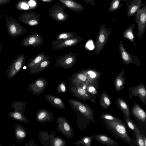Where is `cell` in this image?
I'll return each mask as SVG.
<instances>
[{
	"label": "cell",
	"mask_w": 146,
	"mask_h": 146,
	"mask_svg": "<svg viewBox=\"0 0 146 146\" xmlns=\"http://www.w3.org/2000/svg\"><path fill=\"white\" fill-rule=\"evenodd\" d=\"M76 54L71 52L59 56L56 60L55 66L64 69L72 68L76 62Z\"/></svg>",
	"instance_id": "cell-8"
},
{
	"label": "cell",
	"mask_w": 146,
	"mask_h": 146,
	"mask_svg": "<svg viewBox=\"0 0 146 146\" xmlns=\"http://www.w3.org/2000/svg\"><path fill=\"white\" fill-rule=\"evenodd\" d=\"M136 141L135 144L137 146H144L142 136L139 129L134 131Z\"/></svg>",
	"instance_id": "cell-33"
},
{
	"label": "cell",
	"mask_w": 146,
	"mask_h": 146,
	"mask_svg": "<svg viewBox=\"0 0 146 146\" xmlns=\"http://www.w3.org/2000/svg\"><path fill=\"white\" fill-rule=\"evenodd\" d=\"M122 56L124 60L128 61L129 60V56L127 53L124 50L122 52Z\"/></svg>",
	"instance_id": "cell-38"
},
{
	"label": "cell",
	"mask_w": 146,
	"mask_h": 146,
	"mask_svg": "<svg viewBox=\"0 0 146 146\" xmlns=\"http://www.w3.org/2000/svg\"><path fill=\"white\" fill-rule=\"evenodd\" d=\"M131 0H128V1H131Z\"/></svg>",
	"instance_id": "cell-47"
},
{
	"label": "cell",
	"mask_w": 146,
	"mask_h": 146,
	"mask_svg": "<svg viewBox=\"0 0 146 146\" xmlns=\"http://www.w3.org/2000/svg\"><path fill=\"white\" fill-rule=\"evenodd\" d=\"M56 123L58 125L56 130L69 139H72L74 135V131L70 123L64 117L58 116Z\"/></svg>",
	"instance_id": "cell-9"
},
{
	"label": "cell",
	"mask_w": 146,
	"mask_h": 146,
	"mask_svg": "<svg viewBox=\"0 0 146 146\" xmlns=\"http://www.w3.org/2000/svg\"><path fill=\"white\" fill-rule=\"evenodd\" d=\"M86 3L92 6L96 5L95 1L94 0H82Z\"/></svg>",
	"instance_id": "cell-40"
},
{
	"label": "cell",
	"mask_w": 146,
	"mask_h": 146,
	"mask_svg": "<svg viewBox=\"0 0 146 146\" xmlns=\"http://www.w3.org/2000/svg\"><path fill=\"white\" fill-rule=\"evenodd\" d=\"M44 41L42 37L38 33H36L24 38L22 40L21 46L24 47L31 46L33 48H37L42 46Z\"/></svg>",
	"instance_id": "cell-12"
},
{
	"label": "cell",
	"mask_w": 146,
	"mask_h": 146,
	"mask_svg": "<svg viewBox=\"0 0 146 146\" xmlns=\"http://www.w3.org/2000/svg\"><path fill=\"white\" fill-rule=\"evenodd\" d=\"M134 22L137 24L139 34L144 31L146 25V4H145L136 12Z\"/></svg>",
	"instance_id": "cell-13"
},
{
	"label": "cell",
	"mask_w": 146,
	"mask_h": 146,
	"mask_svg": "<svg viewBox=\"0 0 146 146\" xmlns=\"http://www.w3.org/2000/svg\"><path fill=\"white\" fill-rule=\"evenodd\" d=\"M65 9L64 5L57 2L50 8L48 11L49 15L55 21H64L69 17V15L65 11Z\"/></svg>",
	"instance_id": "cell-7"
},
{
	"label": "cell",
	"mask_w": 146,
	"mask_h": 146,
	"mask_svg": "<svg viewBox=\"0 0 146 146\" xmlns=\"http://www.w3.org/2000/svg\"><path fill=\"white\" fill-rule=\"evenodd\" d=\"M106 129L114 136L116 139L118 138L129 145L134 146L133 140L129 136L125 123L102 119Z\"/></svg>",
	"instance_id": "cell-1"
},
{
	"label": "cell",
	"mask_w": 146,
	"mask_h": 146,
	"mask_svg": "<svg viewBox=\"0 0 146 146\" xmlns=\"http://www.w3.org/2000/svg\"><path fill=\"white\" fill-rule=\"evenodd\" d=\"M82 38L80 36L71 38L65 40L58 44L52 45V50H60L76 45L79 43Z\"/></svg>",
	"instance_id": "cell-16"
},
{
	"label": "cell",
	"mask_w": 146,
	"mask_h": 146,
	"mask_svg": "<svg viewBox=\"0 0 146 146\" xmlns=\"http://www.w3.org/2000/svg\"><path fill=\"white\" fill-rule=\"evenodd\" d=\"M25 61V58L24 54L17 55L13 60L6 71L8 80L14 77L24 67Z\"/></svg>",
	"instance_id": "cell-6"
},
{
	"label": "cell",
	"mask_w": 146,
	"mask_h": 146,
	"mask_svg": "<svg viewBox=\"0 0 146 146\" xmlns=\"http://www.w3.org/2000/svg\"><path fill=\"white\" fill-rule=\"evenodd\" d=\"M123 117L126 123L131 129L134 131L139 129L130 117H127L124 115Z\"/></svg>",
	"instance_id": "cell-36"
},
{
	"label": "cell",
	"mask_w": 146,
	"mask_h": 146,
	"mask_svg": "<svg viewBox=\"0 0 146 146\" xmlns=\"http://www.w3.org/2000/svg\"><path fill=\"white\" fill-rule=\"evenodd\" d=\"M10 2V0H0V6L6 4H9Z\"/></svg>",
	"instance_id": "cell-39"
},
{
	"label": "cell",
	"mask_w": 146,
	"mask_h": 146,
	"mask_svg": "<svg viewBox=\"0 0 146 146\" xmlns=\"http://www.w3.org/2000/svg\"><path fill=\"white\" fill-rule=\"evenodd\" d=\"M86 85L81 86L70 84L68 91L76 98L84 102L89 101L94 104L96 103V98L90 94L86 91Z\"/></svg>",
	"instance_id": "cell-5"
},
{
	"label": "cell",
	"mask_w": 146,
	"mask_h": 146,
	"mask_svg": "<svg viewBox=\"0 0 146 146\" xmlns=\"http://www.w3.org/2000/svg\"><path fill=\"white\" fill-rule=\"evenodd\" d=\"M78 36L77 33L72 32H65L58 34L56 38L51 42L52 45L58 44L62 41Z\"/></svg>",
	"instance_id": "cell-25"
},
{
	"label": "cell",
	"mask_w": 146,
	"mask_h": 146,
	"mask_svg": "<svg viewBox=\"0 0 146 146\" xmlns=\"http://www.w3.org/2000/svg\"><path fill=\"white\" fill-rule=\"evenodd\" d=\"M1 15L0 14V19L1 18Z\"/></svg>",
	"instance_id": "cell-46"
},
{
	"label": "cell",
	"mask_w": 146,
	"mask_h": 146,
	"mask_svg": "<svg viewBox=\"0 0 146 146\" xmlns=\"http://www.w3.org/2000/svg\"><path fill=\"white\" fill-rule=\"evenodd\" d=\"M143 0H131L126 3L127 11V17H130L134 15L137 11L145 3H142Z\"/></svg>",
	"instance_id": "cell-17"
},
{
	"label": "cell",
	"mask_w": 146,
	"mask_h": 146,
	"mask_svg": "<svg viewBox=\"0 0 146 146\" xmlns=\"http://www.w3.org/2000/svg\"><path fill=\"white\" fill-rule=\"evenodd\" d=\"M93 139L92 135H88L83 137L74 142L76 146H91L92 141Z\"/></svg>",
	"instance_id": "cell-30"
},
{
	"label": "cell",
	"mask_w": 146,
	"mask_h": 146,
	"mask_svg": "<svg viewBox=\"0 0 146 146\" xmlns=\"http://www.w3.org/2000/svg\"><path fill=\"white\" fill-rule=\"evenodd\" d=\"M129 96L132 99L133 97L138 96L141 103L146 105V89L143 84L137 86L132 89H129Z\"/></svg>",
	"instance_id": "cell-14"
},
{
	"label": "cell",
	"mask_w": 146,
	"mask_h": 146,
	"mask_svg": "<svg viewBox=\"0 0 146 146\" xmlns=\"http://www.w3.org/2000/svg\"><path fill=\"white\" fill-rule=\"evenodd\" d=\"M86 89L87 92L91 95L96 97L98 94V92L96 88L91 85H87Z\"/></svg>",
	"instance_id": "cell-37"
},
{
	"label": "cell",
	"mask_w": 146,
	"mask_h": 146,
	"mask_svg": "<svg viewBox=\"0 0 146 146\" xmlns=\"http://www.w3.org/2000/svg\"><path fill=\"white\" fill-rule=\"evenodd\" d=\"M100 117L102 119L114 121L122 123H125L121 119L107 112H102Z\"/></svg>",
	"instance_id": "cell-31"
},
{
	"label": "cell",
	"mask_w": 146,
	"mask_h": 146,
	"mask_svg": "<svg viewBox=\"0 0 146 146\" xmlns=\"http://www.w3.org/2000/svg\"><path fill=\"white\" fill-rule=\"evenodd\" d=\"M67 101L74 110L78 111L92 122L96 123L94 116V110L89 106L75 99L68 98Z\"/></svg>",
	"instance_id": "cell-2"
},
{
	"label": "cell",
	"mask_w": 146,
	"mask_h": 146,
	"mask_svg": "<svg viewBox=\"0 0 146 146\" xmlns=\"http://www.w3.org/2000/svg\"><path fill=\"white\" fill-rule=\"evenodd\" d=\"M131 112L133 115L140 121L143 123L146 122V112L144 109L135 102L133 103Z\"/></svg>",
	"instance_id": "cell-22"
},
{
	"label": "cell",
	"mask_w": 146,
	"mask_h": 146,
	"mask_svg": "<svg viewBox=\"0 0 146 146\" xmlns=\"http://www.w3.org/2000/svg\"><path fill=\"white\" fill-rule=\"evenodd\" d=\"M64 6L72 11L79 13L85 10L81 4L74 0H58Z\"/></svg>",
	"instance_id": "cell-20"
},
{
	"label": "cell",
	"mask_w": 146,
	"mask_h": 146,
	"mask_svg": "<svg viewBox=\"0 0 146 146\" xmlns=\"http://www.w3.org/2000/svg\"><path fill=\"white\" fill-rule=\"evenodd\" d=\"M116 105L122 111L123 115L127 117H130L131 113L129 106L124 99L118 98L116 101Z\"/></svg>",
	"instance_id": "cell-24"
},
{
	"label": "cell",
	"mask_w": 146,
	"mask_h": 146,
	"mask_svg": "<svg viewBox=\"0 0 146 146\" xmlns=\"http://www.w3.org/2000/svg\"><path fill=\"white\" fill-rule=\"evenodd\" d=\"M70 84L76 85L84 86L87 85V78L84 74L75 72L68 79Z\"/></svg>",
	"instance_id": "cell-21"
},
{
	"label": "cell",
	"mask_w": 146,
	"mask_h": 146,
	"mask_svg": "<svg viewBox=\"0 0 146 146\" xmlns=\"http://www.w3.org/2000/svg\"><path fill=\"white\" fill-rule=\"evenodd\" d=\"M49 56L46 55L44 52H41L29 60L27 64L28 70H29L33 67L43 60L49 59Z\"/></svg>",
	"instance_id": "cell-23"
},
{
	"label": "cell",
	"mask_w": 146,
	"mask_h": 146,
	"mask_svg": "<svg viewBox=\"0 0 146 146\" xmlns=\"http://www.w3.org/2000/svg\"><path fill=\"white\" fill-rule=\"evenodd\" d=\"M15 133L16 139L19 143H21L26 137L27 131L23 125L17 124L15 127Z\"/></svg>",
	"instance_id": "cell-26"
},
{
	"label": "cell",
	"mask_w": 146,
	"mask_h": 146,
	"mask_svg": "<svg viewBox=\"0 0 146 146\" xmlns=\"http://www.w3.org/2000/svg\"><path fill=\"white\" fill-rule=\"evenodd\" d=\"M48 84V80L41 76L29 84L27 91L32 92L35 95H38L43 93Z\"/></svg>",
	"instance_id": "cell-10"
},
{
	"label": "cell",
	"mask_w": 146,
	"mask_h": 146,
	"mask_svg": "<svg viewBox=\"0 0 146 146\" xmlns=\"http://www.w3.org/2000/svg\"><path fill=\"white\" fill-rule=\"evenodd\" d=\"M26 106V103L23 102L18 100L12 102L11 107L14 110L9 113V117L18 121L29 123V120L24 116V113Z\"/></svg>",
	"instance_id": "cell-4"
},
{
	"label": "cell",
	"mask_w": 146,
	"mask_h": 146,
	"mask_svg": "<svg viewBox=\"0 0 146 146\" xmlns=\"http://www.w3.org/2000/svg\"><path fill=\"white\" fill-rule=\"evenodd\" d=\"M126 2L128 0H112L110 6L107 10L108 13L115 12L120 9L123 5L121 1Z\"/></svg>",
	"instance_id": "cell-29"
},
{
	"label": "cell",
	"mask_w": 146,
	"mask_h": 146,
	"mask_svg": "<svg viewBox=\"0 0 146 146\" xmlns=\"http://www.w3.org/2000/svg\"><path fill=\"white\" fill-rule=\"evenodd\" d=\"M88 73L90 75V77L92 78H94L96 76L95 73L92 71H89L88 72Z\"/></svg>",
	"instance_id": "cell-41"
},
{
	"label": "cell",
	"mask_w": 146,
	"mask_h": 146,
	"mask_svg": "<svg viewBox=\"0 0 146 146\" xmlns=\"http://www.w3.org/2000/svg\"><path fill=\"white\" fill-rule=\"evenodd\" d=\"M50 142L52 146H66L67 145L66 141L59 136L54 137Z\"/></svg>",
	"instance_id": "cell-32"
},
{
	"label": "cell",
	"mask_w": 146,
	"mask_h": 146,
	"mask_svg": "<svg viewBox=\"0 0 146 146\" xmlns=\"http://www.w3.org/2000/svg\"><path fill=\"white\" fill-rule=\"evenodd\" d=\"M44 97L53 107L60 109H66L64 102L60 98L50 94L45 95Z\"/></svg>",
	"instance_id": "cell-18"
},
{
	"label": "cell",
	"mask_w": 146,
	"mask_h": 146,
	"mask_svg": "<svg viewBox=\"0 0 146 146\" xmlns=\"http://www.w3.org/2000/svg\"><path fill=\"white\" fill-rule=\"evenodd\" d=\"M0 146H2V145L0 143Z\"/></svg>",
	"instance_id": "cell-45"
},
{
	"label": "cell",
	"mask_w": 146,
	"mask_h": 146,
	"mask_svg": "<svg viewBox=\"0 0 146 146\" xmlns=\"http://www.w3.org/2000/svg\"><path fill=\"white\" fill-rule=\"evenodd\" d=\"M35 116L37 121L41 123L46 121L51 122L54 119L52 113L50 110L42 108L38 110Z\"/></svg>",
	"instance_id": "cell-15"
},
{
	"label": "cell",
	"mask_w": 146,
	"mask_h": 146,
	"mask_svg": "<svg viewBox=\"0 0 146 146\" xmlns=\"http://www.w3.org/2000/svg\"><path fill=\"white\" fill-rule=\"evenodd\" d=\"M93 138L98 142L108 146H118L119 143L105 134H98L93 135Z\"/></svg>",
	"instance_id": "cell-19"
},
{
	"label": "cell",
	"mask_w": 146,
	"mask_h": 146,
	"mask_svg": "<svg viewBox=\"0 0 146 146\" xmlns=\"http://www.w3.org/2000/svg\"><path fill=\"white\" fill-rule=\"evenodd\" d=\"M143 138V140L144 146H146V136L145 135L141 134Z\"/></svg>",
	"instance_id": "cell-42"
},
{
	"label": "cell",
	"mask_w": 146,
	"mask_h": 146,
	"mask_svg": "<svg viewBox=\"0 0 146 146\" xmlns=\"http://www.w3.org/2000/svg\"><path fill=\"white\" fill-rule=\"evenodd\" d=\"M50 60H44L39 63L29 71L31 74H35L42 72L50 64Z\"/></svg>",
	"instance_id": "cell-27"
},
{
	"label": "cell",
	"mask_w": 146,
	"mask_h": 146,
	"mask_svg": "<svg viewBox=\"0 0 146 146\" xmlns=\"http://www.w3.org/2000/svg\"><path fill=\"white\" fill-rule=\"evenodd\" d=\"M5 21L8 33L12 38L23 36L28 32L26 28L12 17L6 15Z\"/></svg>",
	"instance_id": "cell-3"
},
{
	"label": "cell",
	"mask_w": 146,
	"mask_h": 146,
	"mask_svg": "<svg viewBox=\"0 0 146 146\" xmlns=\"http://www.w3.org/2000/svg\"><path fill=\"white\" fill-rule=\"evenodd\" d=\"M3 48V44L2 42H0V53Z\"/></svg>",
	"instance_id": "cell-44"
},
{
	"label": "cell",
	"mask_w": 146,
	"mask_h": 146,
	"mask_svg": "<svg viewBox=\"0 0 146 146\" xmlns=\"http://www.w3.org/2000/svg\"><path fill=\"white\" fill-rule=\"evenodd\" d=\"M45 2H51L53 1L54 0H41Z\"/></svg>",
	"instance_id": "cell-43"
},
{
	"label": "cell",
	"mask_w": 146,
	"mask_h": 146,
	"mask_svg": "<svg viewBox=\"0 0 146 146\" xmlns=\"http://www.w3.org/2000/svg\"><path fill=\"white\" fill-rule=\"evenodd\" d=\"M124 80L122 78H118L115 80V86L116 90L117 92H119L123 87Z\"/></svg>",
	"instance_id": "cell-35"
},
{
	"label": "cell",
	"mask_w": 146,
	"mask_h": 146,
	"mask_svg": "<svg viewBox=\"0 0 146 146\" xmlns=\"http://www.w3.org/2000/svg\"><path fill=\"white\" fill-rule=\"evenodd\" d=\"M40 14L34 11H29L21 13L19 17V20L26 25L31 26L38 25L39 24Z\"/></svg>",
	"instance_id": "cell-11"
},
{
	"label": "cell",
	"mask_w": 146,
	"mask_h": 146,
	"mask_svg": "<svg viewBox=\"0 0 146 146\" xmlns=\"http://www.w3.org/2000/svg\"><path fill=\"white\" fill-rule=\"evenodd\" d=\"M111 103V100L107 93L105 91H102L100 97V106L104 109L106 110L110 108Z\"/></svg>",
	"instance_id": "cell-28"
},
{
	"label": "cell",
	"mask_w": 146,
	"mask_h": 146,
	"mask_svg": "<svg viewBox=\"0 0 146 146\" xmlns=\"http://www.w3.org/2000/svg\"><path fill=\"white\" fill-rule=\"evenodd\" d=\"M56 91L58 93L65 94L67 92L68 89L65 81H62L58 85Z\"/></svg>",
	"instance_id": "cell-34"
}]
</instances>
